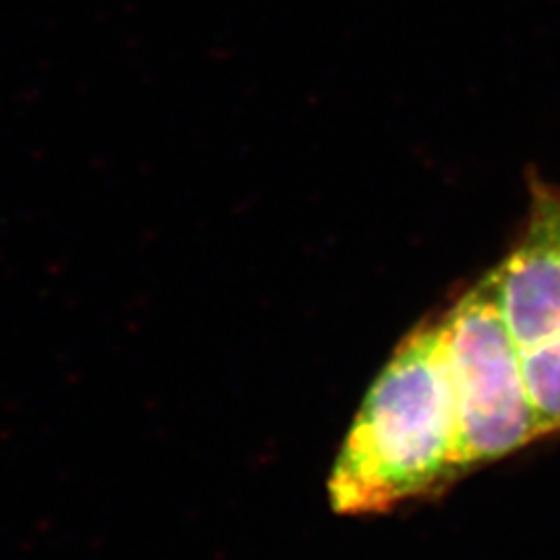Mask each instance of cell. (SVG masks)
<instances>
[{
  "mask_svg": "<svg viewBox=\"0 0 560 560\" xmlns=\"http://www.w3.org/2000/svg\"><path fill=\"white\" fill-rule=\"evenodd\" d=\"M441 318L421 322L370 386L330 471L339 515H378L460 478Z\"/></svg>",
  "mask_w": 560,
  "mask_h": 560,
  "instance_id": "cell-1",
  "label": "cell"
},
{
  "mask_svg": "<svg viewBox=\"0 0 560 560\" xmlns=\"http://www.w3.org/2000/svg\"><path fill=\"white\" fill-rule=\"evenodd\" d=\"M441 328L457 409L459 476L540 441L492 272L441 316Z\"/></svg>",
  "mask_w": 560,
  "mask_h": 560,
  "instance_id": "cell-2",
  "label": "cell"
},
{
  "mask_svg": "<svg viewBox=\"0 0 560 560\" xmlns=\"http://www.w3.org/2000/svg\"><path fill=\"white\" fill-rule=\"evenodd\" d=\"M492 277L517 353L560 339V191H534L529 222Z\"/></svg>",
  "mask_w": 560,
  "mask_h": 560,
  "instance_id": "cell-3",
  "label": "cell"
},
{
  "mask_svg": "<svg viewBox=\"0 0 560 560\" xmlns=\"http://www.w3.org/2000/svg\"><path fill=\"white\" fill-rule=\"evenodd\" d=\"M521 372L541 439L560 432V339L520 353Z\"/></svg>",
  "mask_w": 560,
  "mask_h": 560,
  "instance_id": "cell-4",
  "label": "cell"
}]
</instances>
